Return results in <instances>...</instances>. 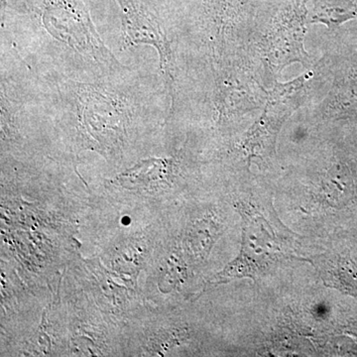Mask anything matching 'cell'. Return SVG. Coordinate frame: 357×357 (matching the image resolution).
<instances>
[{
    "label": "cell",
    "instance_id": "cell-1",
    "mask_svg": "<svg viewBox=\"0 0 357 357\" xmlns=\"http://www.w3.org/2000/svg\"><path fill=\"white\" fill-rule=\"evenodd\" d=\"M43 23L56 38L98 62L114 65V57L96 34L84 0H48Z\"/></svg>",
    "mask_w": 357,
    "mask_h": 357
},
{
    "label": "cell",
    "instance_id": "cell-2",
    "mask_svg": "<svg viewBox=\"0 0 357 357\" xmlns=\"http://www.w3.org/2000/svg\"><path fill=\"white\" fill-rule=\"evenodd\" d=\"M121 8L122 31L126 46L146 44L158 51L160 66L173 102L174 62L171 42L156 14L145 0H117Z\"/></svg>",
    "mask_w": 357,
    "mask_h": 357
},
{
    "label": "cell",
    "instance_id": "cell-3",
    "mask_svg": "<svg viewBox=\"0 0 357 357\" xmlns=\"http://www.w3.org/2000/svg\"><path fill=\"white\" fill-rule=\"evenodd\" d=\"M305 33L299 16H288L276 23L262 42L268 65L281 70L295 62L309 64L310 56L304 48Z\"/></svg>",
    "mask_w": 357,
    "mask_h": 357
}]
</instances>
